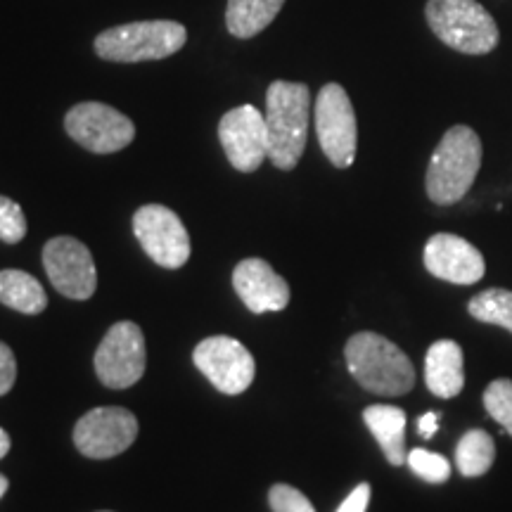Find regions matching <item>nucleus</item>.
<instances>
[{
    "label": "nucleus",
    "mask_w": 512,
    "mask_h": 512,
    "mask_svg": "<svg viewBox=\"0 0 512 512\" xmlns=\"http://www.w3.org/2000/svg\"><path fill=\"white\" fill-rule=\"evenodd\" d=\"M268 159L275 169L292 171L304 155L311 121V91L306 83L273 81L266 93Z\"/></svg>",
    "instance_id": "f257e3e1"
},
{
    "label": "nucleus",
    "mask_w": 512,
    "mask_h": 512,
    "mask_svg": "<svg viewBox=\"0 0 512 512\" xmlns=\"http://www.w3.org/2000/svg\"><path fill=\"white\" fill-rule=\"evenodd\" d=\"M349 373L366 392L403 396L413 389L415 368L403 351L377 332H358L344 347Z\"/></svg>",
    "instance_id": "f03ea898"
},
{
    "label": "nucleus",
    "mask_w": 512,
    "mask_h": 512,
    "mask_svg": "<svg viewBox=\"0 0 512 512\" xmlns=\"http://www.w3.org/2000/svg\"><path fill=\"white\" fill-rule=\"evenodd\" d=\"M482 166V140L470 126L448 128L427 166V197L439 207L463 200Z\"/></svg>",
    "instance_id": "7ed1b4c3"
},
{
    "label": "nucleus",
    "mask_w": 512,
    "mask_h": 512,
    "mask_svg": "<svg viewBox=\"0 0 512 512\" xmlns=\"http://www.w3.org/2000/svg\"><path fill=\"white\" fill-rule=\"evenodd\" d=\"M427 24L448 48L465 55H486L498 46V27L477 0H427Z\"/></svg>",
    "instance_id": "20e7f679"
},
{
    "label": "nucleus",
    "mask_w": 512,
    "mask_h": 512,
    "mask_svg": "<svg viewBox=\"0 0 512 512\" xmlns=\"http://www.w3.org/2000/svg\"><path fill=\"white\" fill-rule=\"evenodd\" d=\"M188 41L183 24L171 19L133 22L107 29L95 38V53L107 62H147L164 60L178 53Z\"/></svg>",
    "instance_id": "39448f33"
},
{
    "label": "nucleus",
    "mask_w": 512,
    "mask_h": 512,
    "mask_svg": "<svg viewBox=\"0 0 512 512\" xmlns=\"http://www.w3.org/2000/svg\"><path fill=\"white\" fill-rule=\"evenodd\" d=\"M95 375L110 389L133 387L145 375L147 349L143 330L131 320L114 323L95 351Z\"/></svg>",
    "instance_id": "423d86ee"
},
{
    "label": "nucleus",
    "mask_w": 512,
    "mask_h": 512,
    "mask_svg": "<svg viewBox=\"0 0 512 512\" xmlns=\"http://www.w3.org/2000/svg\"><path fill=\"white\" fill-rule=\"evenodd\" d=\"M316 133L325 157L337 169H347L356 159L358 126L354 105L339 83L320 88L316 98Z\"/></svg>",
    "instance_id": "0eeeda50"
},
{
    "label": "nucleus",
    "mask_w": 512,
    "mask_h": 512,
    "mask_svg": "<svg viewBox=\"0 0 512 512\" xmlns=\"http://www.w3.org/2000/svg\"><path fill=\"white\" fill-rule=\"evenodd\" d=\"M69 138L95 155H112L124 150L136 138L133 121L105 102H81L64 117Z\"/></svg>",
    "instance_id": "6e6552de"
},
{
    "label": "nucleus",
    "mask_w": 512,
    "mask_h": 512,
    "mask_svg": "<svg viewBox=\"0 0 512 512\" xmlns=\"http://www.w3.org/2000/svg\"><path fill=\"white\" fill-rule=\"evenodd\" d=\"M133 233L145 254L162 268H181L190 259V235L164 204H145L133 214Z\"/></svg>",
    "instance_id": "1a4fd4ad"
},
{
    "label": "nucleus",
    "mask_w": 512,
    "mask_h": 512,
    "mask_svg": "<svg viewBox=\"0 0 512 512\" xmlns=\"http://www.w3.org/2000/svg\"><path fill=\"white\" fill-rule=\"evenodd\" d=\"M192 361L221 394L238 396L254 382V356L233 337L216 335L202 339L192 351Z\"/></svg>",
    "instance_id": "9d476101"
},
{
    "label": "nucleus",
    "mask_w": 512,
    "mask_h": 512,
    "mask_svg": "<svg viewBox=\"0 0 512 512\" xmlns=\"http://www.w3.org/2000/svg\"><path fill=\"white\" fill-rule=\"evenodd\" d=\"M138 437L136 415L126 408H93L74 427V444L86 458L105 460L124 453Z\"/></svg>",
    "instance_id": "9b49d317"
},
{
    "label": "nucleus",
    "mask_w": 512,
    "mask_h": 512,
    "mask_svg": "<svg viewBox=\"0 0 512 512\" xmlns=\"http://www.w3.org/2000/svg\"><path fill=\"white\" fill-rule=\"evenodd\" d=\"M43 266L50 283L60 294L76 302H86L98 287V271L91 249L76 238H53L43 247Z\"/></svg>",
    "instance_id": "f8f14e48"
},
{
    "label": "nucleus",
    "mask_w": 512,
    "mask_h": 512,
    "mask_svg": "<svg viewBox=\"0 0 512 512\" xmlns=\"http://www.w3.org/2000/svg\"><path fill=\"white\" fill-rule=\"evenodd\" d=\"M219 138L228 162L242 174H252L268 159L266 117L252 105H242L223 114Z\"/></svg>",
    "instance_id": "ddd939ff"
},
{
    "label": "nucleus",
    "mask_w": 512,
    "mask_h": 512,
    "mask_svg": "<svg viewBox=\"0 0 512 512\" xmlns=\"http://www.w3.org/2000/svg\"><path fill=\"white\" fill-rule=\"evenodd\" d=\"M425 268L453 285H475L484 278V256L475 245L451 233H437L425 245Z\"/></svg>",
    "instance_id": "4468645a"
},
{
    "label": "nucleus",
    "mask_w": 512,
    "mask_h": 512,
    "mask_svg": "<svg viewBox=\"0 0 512 512\" xmlns=\"http://www.w3.org/2000/svg\"><path fill=\"white\" fill-rule=\"evenodd\" d=\"M233 287L252 313L283 311L290 304V285L264 259H245L235 266Z\"/></svg>",
    "instance_id": "2eb2a0df"
},
{
    "label": "nucleus",
    "mask_w": 512,
    "mask_h": 512,
    "mask_svg": "<svg viewBox=\"0 0 512 512\" xmlns=\"http://www.w3.org/2000/svg\"><path fill=\"white\" fill-rule=\"evenodd\" d=\"M427 389L439 399H453L465 387V358L463 349L453 339L434 342L425 356Z\"/></svg>",
    "instance_id": "dca6fc26"
},
{
    "label": "nucleus",
    "mask_w": 512,
    "mask_h": 512,
    "mask_svg": "<svg viewBox=\"0 0 512 512\" xmlns=\"http://www.w3.org/2000/svg\"><path fill=\"white\" fill-rule=\"evenodd\" d=\"M363 422L380 444L384 458L394 467L406 463V413L396 406H370L363 411Z\"/></svg>",
    "instance_id": "f3484780"
},
{
    "label": "nucleus",
    "mask_w": 512,
    "mask_h": 512,
    "mask_svg": "<svg viewBox=\"0 0 512 512\" xmlns=\"http://www.w3.org/2000/svg\"><path fill=\"white\" fill-rule=\"evenodd\" d=\"M0 304L36 316L48 306V294L34 275L17 271V268H5L0 271Z\"/></svg>",
    "instance_id": "a211bd4d"
},
{
    "label": "nucleus",
    "mask_w": 512,
    "mask_h": 512,
    "mask_svg": "<svg viewBox=\"0 0 512 512\" xmlns=\"http://www.w3.org/2000/svg\"><path fill=\"white\" fill-rule=\"evenodd\" d=\"M285 0H228L226 27L235 38H254L283 10Z\"/></svg>",
    "instance_id": "6ab92c4d"
},
{
    "label": "nucleus",
    "mask_w": 512,
    "mask_h": 512,
    "mask_svg": "<svg viewBox=\"0 0 512 512\" xmlns=\"http://www.w3.org/2000/svg\"><path fill=\"white\" fill-rule=\"evenodd\" d=\"M496 460V444L489 432L470 430L456 446V467L463 477H482Z\"/></svg>",
    "instance_id": "aec40b11"
},
{
    "label": "nucleus",
    "mask_w": 512,
    "mask_h": 512,
    "mask_svg": "<svg viewBox=\"0 0 512 512\" xmlns=\"http://www.w3.org/2000/svg\"><path fill=\"white\" fill-rule=\"evenodd\" d=\"M472 318H477L479 323L498 325L512 332V292L503 290V287H491V290L479 292L477 297H472L470 306H467Z\"/></svg>",
    "instance_id": "412c9836"
},
{
    "label": "nucleus",
    "mask_w": 512,
    "mask_h": 512,
    "mask_svg": "<svg viewBox=\"0 0 512 512\" xmlns=\"http://www.w3.org/2000/svg\"><path fill=\"white\" fill-rule=\"evenodd\" d=\"M406 463L413 470V475H418L430 484H444L451 477V463L441 453H432L427 448H413L408 453Z\"/></svg>",
    "instance_id": "4be33fe9"
},
{
    "label": "nucleus",
    "mask_w": 512,
    "mask_h": 512,
    "mask_svg": "<svg viewBox=\"0 0 512 512\" xmlns=\"http://www.w3.org/2000/svg\"><path fill=\"white\" fill-rule=\"evenodd\" d=\"M484 408L512 437V380H494L484 392Z\"/></svg>",
    "instance_id": "5701e85b"
},
{
    "label": "nucleus",
    "mask_w": 512,
    "mask_h": 512,
    "mask_svg": "<svg viewBox=\"0 0 512 512\" xmlns=\"http://www.w3.org/2000/svg\"><path fill=\"white\" fill-rule=\"evenodd\" d=\"M24 235H27V219H24L22 207L10 197L0 195V240L17 245L19 240H24Z\"/></svg>",
    "instance_id": "b1692460"
},
{
    "label": "nucleus",
    "mask_w": 512,
    "mask_h": 512,
    "mask_svg": "<svg viewBox=\"0 0 512 512\" xmlns=\"http://www.w3.org/2000/svg\"><path fill=\"white\" fill-rule=\"evenodd\" d=\"M268 503L273 512H316L309 498L290 484H275L268 491Z\"/></svg>",
    "instance_id": "393cba45"
},
{
    "label": "nucleus",
    "mask_w": 512,
    "mask_h": 512,
    "mask_svg": "<svg viewBox=\"0 0 512 512\" xmlns=\"http://www.w3.org/2000/svg\"><path fill=\"white\" fill-rule=\"evenodd\" d=\"M17 380V361L8 344L0 342V396L8 394Z\"/></svg>",
    "instance_id": "a878e982"
},
{
    "label": "nucleus",
    "mask_w": 512,
    "mask_h": 512,
    "mask_svg": "<svg viewBox=\"0 0 512 512\" xmlns=\"http://www.w3.org/2000/svg\"><path fill=\"white\" fill-rule=\"evenodd\" d=\"M370 503V484H358L351 494L344 498L337 512H366Z\"/></svg>",
    "instance_id": "bb28decb"
},
{
    "label": "nucleus",
    "mask_w": 512,
    "mask_h": 512,
    "mask_svg": "<svg viewBox=\"0 0 512 512\" xmlns=\"http://www.w3.org/2000/svg\"><path fill=\"white\" fill-rule=\"evenodd\" d=\"M439 418H441L439 413H425V415H422V418L418 420V432H420L422 439H430V437H434V434H437Z\"/></svg>",
    "instance_id": "cd10ccee"
},
{
    "label": "nucleus",
    "mask_w": 512,
    "mask_h": 512,
    "mask_svg": "<svg viewBox=\"0 0 512 512\" xmlns=\"http://www.w3.org/2000/svg\"><path fill=\"white\" fill-rule=\"evenodd\" d=\"M10 437H8V432H3L0 430V458H5L8 456V451H10Z\"/></svg>",
    "instance_id": "c85d7f7f"
},
{
    "label": "nucleus",
    "mask_w": 512,
    "mask_h": 512,
    "mask_svg": "<svg viewBox=\"0 0 512 512\" xmlns=\"http://www.w3.org/2000/svg\"><path fill=\"white\" fill-rule=\"evenodd\" d=\"M5 491H8V479L0 475V498L5 496Z\"/></svg>",
    "instance_id": "c756f323"
},
{
    "label": "nucleus",
    "mask_w": 512,
    "mask_h": 512,
    "mask_svg": "<svg viewBox=\"0 0 512 512\" xmlns=\"http://www.w3.org/2000/svg\"><path fill=\"white\" fill-rule=\"evenodd\" d=\"M105 512H107V510H105Z\"/></svg>",
    "instance_id": "7c9ffc66"
}]
</instances>
